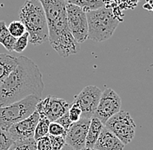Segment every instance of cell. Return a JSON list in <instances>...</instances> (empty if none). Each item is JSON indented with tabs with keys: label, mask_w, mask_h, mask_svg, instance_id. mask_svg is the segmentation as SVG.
<instances>
[{
	"label": "cell",
	"mask_w": 153,
	"mask_h": 150,
	"mask_svg": "<svg viewBox=\"0 0 153 150\" xmlns=\"http://www.w3.org/2000/svg\"><path fill=\"white\" fill-rule=\"evenodd\" d=\"M44 89L43 75L38 65L26 56H19L17 67L0 84V107L30 95L41 98Z\"/></svg>",
	"instance_id": "cell-1"
},
{
	"label": "cell",
	"mask_w": 153,
	"mask_h": 150,
	"mask_svg": "<svg viewBox=\"0 0 153 150\" xmlns=\"http://www.w3.org/2000/svg\"><path fill=\"white\" fill-rule=\"evenodd\" d=\"M67 4H74L81 8L86 13L105 6L104 0H65Z\"/></svg>",
	"instance_id": "cell-17"
},
{
	"label": "cell",
	"mask_w": 153,
	"mask_h": 150,
	"mask_svg": "<svg viewBox=\"0 0 153 150\" xmlns=\"http://www.w3.org/2000/svg\"><path fill=\"white\" fill-rule=\"evenodd\" d=\"M9 150H37L36 141L34 138H30L27 140L14 141Z\"/></svg>",
	"instance_id": "cell-19"
},
{
	"label": "cell",
	"mask_w": 153,
	"mask_h": 150,
	"mask_svg": "<svg viewBox=\"0 0 153 150\" xmlns=\"http://www.w3.org/2000/svg\"><path fill=\"white\" fill-rule=\"evenodd\" d=\"M19 20L29 33V42L34 45L42 44L49 39V30L45 13L38 0H27L20 8Z\"/></svg>",
	"instance_id": "cell-2"
},
{
	"label": "cell",
	"mask_w": 153,
	"mask_h": 150,
	"mask_svg": "<svg viewBox=\"0 0 153 150\" xmlns=\"http://www.w3.org/2000/svg\"><path fill=\"white\" fill-rule=\"evenodd\" d=\"M40 100L41 98L36 95H30L16 103L0 107V129L8 130L13 124L27 118L36 110Z\"/></svg>",
	"instance_id": "cell-4"
},
{
	"label": "cell",
	"mask_w": 153,
	"mask_h": 150,
	"mask_svg": "<svg viewBox=\"0 0 153 150\" xmlns=\"http://www.w3.org/2000/svg\"><path fill=\"white\" fill-rule=\"evenodd\" d=\"M81 150H97V149H88V148H84L83 149H81Z\"/></svg>",
	"instance_id": "cell-32"
},
{
	"label": "cell",
	"mask_w": 153,
	"mask_h": 150,
	"mask_svg": "<svg viewBox=\"0 0 153 150\" xmlns=\"http://www.w3.org/2000/svg\"><path fill=\"white\" fill-rule=\"evenodd\" d=\"M91 119L81 118L79 121L72 122L65 135V142L75 150L85 148V141L89 126Z\"/></svg>",
	"instance_id": "cell-10"
},
{
	"label": "cell",
	"mask_w": 153,
	"mask_h": 150,
	"mask_svg": "<svg viewBox=\"0 0 153 150\" xmlns=\"http://www.w3.org/2000/svg\"><path fill=\"white\" fill-rule=\"evenodd\" d=\"M16 40H17V38L12 37L11 35H10L9 37L6 38L1 44L9 52H12L14 45H15V43H16Z\"/></svg>",
	"instance_id": "cell-29"
},
{
	"label": "cell",
	"mask_w": 153,
	"mask_h": 150,
	"mask_svg": "<svg viewBox=\"0 0 153 150\" xmlns=\"http://www.w3.org/2000/svg\"><path fill=\"white\" fill-rule=\"evenodd\" d=\"M48 41L51 46L62 57H68L77 54L80 50L79 44L73 38L70 30H67L52 39H49Z\"/></svg>",
	"instance_id": "cell-12"
},
{
	"label": "cell",
	"mask_w": 153,
	"mask_h": 150,
	"mask_svg": "<svg viewBox=\"0 0 153 150\" xmlns=\"http://www.w3.org/2000/svg\"><path fill=\"white\" fill-rule=\"evenodd\" d=\"M36 145H37V150H51V145L49 138V134L36 141Z\"/></svg>",
	"instance_id": "cell-26"
},
{
	"label": "cell",
	"mask_w": 153,
	"mask_h": 150,
	"mask_svg": "<svg viewBox=\"0 0 153 150\" xmlns=\"http://www.w3.org/2000/svg\"><path fill=\"white\" fill-rule=\"evenodd\" d=\"M49 138L51 145V150H61L66 144L65 136H54L49 134Z\"/></svg>",
	"instance_id": "cell-25"
},
{
	"label": "cell",
	"mask_w": 153,
	"mask_h": 150,
	"mask_svg": "<svg viewBox=\"0 0 153 150\" xmlns=\"http://www.w3.org/2000/svg\"><path fill=\"white\" fill-rule=\"evenodd\" d=\"M14 141L9 132L0 129V150H9Z\"/></svg>",
	"instance_id": "cell-21"
},
{
	"label": "cell",
	"mask_w": 153,
	"mask_h": 150,
	"mask_svg": "<svg viewBox=\"0 0 153 150\" xmlns=\"http://www.w3.org/2000/svg\"><path fill=\"white\" fill-rule=\"evenodd\" d=\"M50 120L45 115H39V120H38L35 133H34V139L35 141H38V139L48 135L49 134V126H50Z\"/></svg>",
	"instance_id": "cell-18"
},
{
	"label": "cell",
	"mask_w": 153,
	"mask_h": 150,
	"mask_svg": "<svg viewBox=\"0 0 153 150\" xmlns=\"http://www.w3.org/2000/svg\"><path fill=\"white\" fill-rule=\"evenodd\" d=\"M88 22V38L103 42L111 38L119 24L112 9L104 6L86 13Z\"/></svg>",
	"instance_id": "cell-3"
},
{
	"label": "cell",
	"mask_w": 153,
	"mask_h": 150,
	"mask_svg": "<svg viewBox=\"0 0 153 150\" xmlns=\"http://www.w3.org/2000/svg\"><path fill=\"white\" fill-rule=\"evenodd\" d=\"M61 150H75V149H74L73 148H71V146H69L68 144H65Z\"/></svg>",
	"instance_id": "cell-31"
},
{
	"label": "cell",
	"mask_w": 153,
	"mask_h": 150,
	"mask_svg": "<svg viewBox=\"0 0 153 150\" xmlns=\"http://www.w3.org/2000/svg\"><path fill=\"white\" fill-rule=\"evenodd\" d=\"M38 120L39 114L35 110L27 118L13 124L7 131L15 141L34 138V133Z\"/></svg>",
	"instance_id": "cell-11"
},
{
	"label": "cell",
	"mask_w": 153,
	"mask_h": 150,
	"mask_svg": "<svg viewBox=\"0 0 153 150\" xmlns=\"http://www.w3.org/2000/svg\"><path fill=\"white\" fill-rule=\"evenodd\" d=\"M121 110V98L112 89H106L102 92L94 117L104 125L111 116Z\"/></svg>",
	"instance_id": "cell-7"
},
{
	"label": "cell",
	"mask_w": 153,
	"mask_h": 150,
	"mask_svg": "<svg viewBox=\"0 0 153 150\" xmlns=\"http://www.w3.org/2000/svg\"><path fill=\"white\" fill-rule=\"evenodd\" d=\"M18 65V57L0 53V84L9 76Z\"/></svg>",
	"instance_id": "cell-15"
},
{
	"label": "cell",
	"mask_w": 153,
	"mask_h": 150,
	"mask_svg": "<svg viewBox=\"0 0 153 150\" xmlns=\"http://www.w3.org/2000/svg\"><path fill=\"white\" fill-rule=\"evenodd\" d=\"M29 38H30V36H29L28 32H25L23 36L17 38L15 45L13 48V51L17 53H22L28 45Z\"/></svg>",
	"instance_id": "cell-22"
},
{
	"label": "cell",
	"mask_w": 153,
	"mask_h": 150,
	"mask_svg": "<svg viewBox=\"0 0 153 150\" xmlns=\"http://www.w3.org/2000/svg\"><path fill=\"white\" fill-rule=\"evenodd\" d=\"M49 134L54 136H65L66 135V131L65 129L56 122H52L50 123L49 126Z\"/></svg>",
	"instance_id": "cell-24"
},
{
	"label": "cell",
	"mask_w": 153,
	"mask_h": 150,
	"mask_svg": "<svg viewBox=\"0 0 153 150\" xmlns=\"http://www.w3.org/2000/svg\"><path fill=\"white\" fill-rule=\"evenodd\" d=\"M70 104L65 100L56 96H47L37 104L36 111L39 115H45L52 122L68 112Z\"/></svg>",
	"instance_id": "cell-9"
},
{
	"label": "cell",
	"mask_w": 153,
	"mask_h": 150,
	"mask_svg": "<svg viewBox=\"0 0 153 150\" xmlns=\"http://www.w3.org/2000/svg\"><path fill=\"white\" fill-rule=\"evenodd\" d=\"M68 115L71 122H76L81 119L82 110L77 103H73L71 106H70L69 110H68Z\"/></svg>",
	"instance_id": "cell-23"
},
{
	"label": "cell",
	"mask_w": 153,
	"mask_h": 150,
	"mask_svg": "<svg viewBox=\"0 0 153 150\" xmlns=\"http://www.w3.org/2000/svg\"><path fill=\"white\" fill-rule=\"evenodd\" d=\"M104 127H105V125L97 118H96V117L91 118L88 133H87V136H86L85 148H88V149L94 148L95 143L97 141Z\"/></svg>",
	"instance_id": "cell-16"
},
{
	"label": "cell",
	"mask_w": 153,
	"mask_h": 150,
	"mask_svg": "<svg viewBox=\"0 0 153 150\" xmlns=\"http://www.w3.org/2000/svg\"><path fill=\"white\" fill-rule=\"evenodd\" d=\"M56 122H57L58 124H60L64 129H65V130L66 131V134L68 130H69V129H70V127L71 126V124H72V122L70 120V118H69V115H68V112L65 113L63 116H61L60 118H58L57 121H55Z\"/></svg>",
	"instance_id": "cell-27"
},
{
	"label": "cell",
	"mask_w": 153,
	"mask_h": 150,
	"mask_svg": "<svg viewBox=\"0 0 153 150\" xmlns=\"http://www.w3.org/2000/svg\"><path fill=\"white\" fill-rule=\"evenodd\" d=\"M143 8L148 10L153 11V0H146V3L143 5Z\"/></svg>",
	"instance_id": "cell-30"
},
{
	"label": "cell",
	"mask_w": 153,
	"mask_h": 150,
	"mask_svg": "<svg viewBox=\"0 0 153 150\" xmlns=\"http://www.w3.org/2000/svg\"><path fill=\"white\" fill-rule=\"evenodd\" d=\"M105 127L112 132L115 135L127 145L133 140L136 133V124L131 114L120 110L105 122Z\"/></svg>",
	"instance_id": "cell-5"
},
{
	"label": "cell",
	"mask_w": 153,
	"mask_h": 150,
	"mask_svg": "<svg viewBox=\"0 0 153 150\" xmlns=\"http://www.w3.org/2000/svg\"><path fill=\"white\" fill-rule=\"evenodd\" d=\"M45 13L47 23L50 24L66 16V2L65 0H38Z\"/></svg>",
	"instance_id": "cell-13"
},
{
	"label": "cell",
	"mask_w": 153,
	"mask_h": 150,
	"mask_svg": "<svg viewBox=\"0 0 153 150\" xmlns=\"http://www.w3.org/2000/svg\"><path fill=\"white\" fill-rule=\"evenodd\" d=\"M67 24L71 33L80 44L88 39V22L86 12L71 4H66Z\"/></svg>",
	"instance_id": "cell-6"
},
{
	"label": "cell",
	"mask_w": 153,
	"mask_h": 150,
	"mask_svg": "<svg viewBox=\"0 0 153 150\" xmlns=\"http://www.w3.org/2000/svg\"><path fill=\"white\" fill-rule=\"evenodd\" d=\"M10 35V34L7 24H5L4 21L1 20L0 21V44H2Z\"/></svg>",
	"instance_id": "cell-28"
},
{
	"label": "cell",
	"mask_w": 153,
	"mask_h": 150,
	"mask_svg": "<svg viewBox=\"0 0 153 150\" xmlns=\"http://www.w3.org/2000/svg\"><path fill=\"white\" fill-rule=\"evenodd\" d=\"M101 95V89L94 85L86 86L79 94L76 95L74 99V103H77L82 110L81 118L91 119L94 117V114L99 103Z\"/></svg>",
	"instance_id": "cell-8"
},
{
	"label": "cell",
	"mask_w": 153,
	"mask_h": 150,
	"mask_svg": "<svg viewBox=\"0 0 153 150\" xmlns=\"http://www.w3.org/2000/svg\"><path fill=\"white\" fill-rule=\"evenodd\" d=\"M124 146L112 132L104 127L93 149L97 150H124Z\"/></svg>",
	"instance_id": "cell-14"
},
{
	"label": "cell",
	"mask_w": 153,
	"mask_h": 150,
	"mask_svg": "<svg viewBox=\"0 0 153 150\" xmlns=\"http://www.w3.org/2000/svg\"><path fill=\"white\" fill-rule=\"evenodd\" d=\"M10 34L16 38H19V37L23 36L26 32L25 26L20 20H15L12 21L8 26Z\"/></svg>",
	"instance_id": "cell-20"
}]
</instances>
